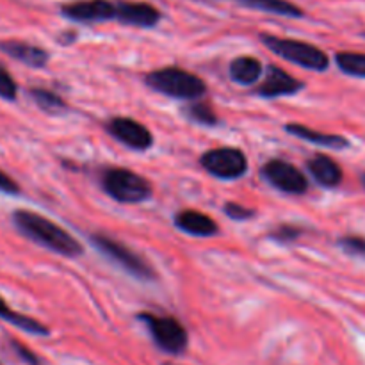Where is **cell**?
<instances>
[{
    "label": "cell",
    "mask_w": 365,
    "mask_h": 365,
    "mask_svg": "<svg viewBox=\"0 0 365 365\" xmlns=\"http://www.w3.org/2000/svg\"><path fill=\"white\" fill-rule=\"evenodd\" d=\"M13 223L25 237L50 252H56L63 257H78L82 253L81 242L73 235L32 210H16L13 214Z\"/></svg>",
    "instance_id": "cell-1"
},
{
    "label": "cell",
    "mask_w": 365,
    "mask_h": 365,
    "mask_svg": "<svg viewBox=\"0 0 365 365\" xmlns=\"http://www.w3.org/2000/svg\"><path fill=\"white\" fill-rule=\"evenodd\" d=\"M145 82L153 91L177 100L196 102L207 93V84L198 75L177 66L150 71V73L145 75Z\"/></svg>",
    "instance_id": "cell-2"
},
{
    "label": "cell",
    "mask_w": 365,
    "mask_h": 365,
    "mask_svg": "<svg viewBox=\"0 0 365 365\" xmlns=\"http://www.w3.org/2000/svg\"><path fill=\"white\" fill-rule=\"evenodd\" d=\"M100 185L110 198L120 203H141L152 196V184L127 168H107L100 177Z\"/></svg>",
    "instance_id": "cell-3"
},
{
    "label": "cell",
    "mask_w": 365,
    "mask_h": 365,
    "mask_svg": "<svg viewBox=\"0 0 365 365\" xmlns=\"http://www.w3.org/2000/svg\"><path fill=\"white\" fill-rule=\"evenodd\" d=\"M260 41L274 52L277 56L284 57L289 63H294L298 66L307 68V70L314 71H324L330 66V59L327 53L316 45L310 43L298 41V39H287V38H278L273 34H260Z\"/></svg>",
    "instance_id": "cell-4"
},
{
    "label": "cell",
    "mask_w": 365,
    "mask_h": 365,
    "mask_svg": "<svg viewBox=\"0 0 365 365\" xmlns=\"http://www.w3.org/2000/svg\"><path fill=\"white\" fill-rule=\"evenodd\" d=\"M139 321L146 324L150 335L157 348L170 355H180L187 348V330L178 319L171 316H155L152 312H143L138 316Z\"/></svg>",
    "instance_id": "cell-5"
},
{
    "label": "cell",
    "mask_w": 365,
    "mask_h": 365,
    "mask_svg": "<svg viewBox=\"0 0 365 365\" xmlns=\"http://www.w3.org/2000/svg\"><path fill=\"white\" fill-rule=\"evenodd\" d=\"M91 245L95 246V248H98L100 253H103L107 259L113 260L114 264H118L121 269L127 271V273L132 274L134 278H139V280H146V282L155 278L153 267L150 266L141 255L132 252L128 246L118 242L116 239L103 234H93Z\"/></svg>",
    "instance_id": "cell-6"
},
{
    "label": "cell",
    "mask_w": 365,
    "mask_h": 365,
    "mask_svg": "<svg viewBox=\"0 0 365 365\" xmlns=\"http://www.w3.org/2000/svg\"><path fill=\"white\" fill-rule=\"evenodd\" d=\"M200 164L207 173L220 180H235L248 170V159L245 153L239 148H230V146L209 150L202 155Z\"/></svg>",
    "instance_id": "cell-7"
},
{
    "label": "cell",
    "mask_w": 365,
    "mask_h": 365,
    "mask_svg": "<svg viewBox=\"0 0 365 365\" xmlns=\"http://www.w3.org/2000/svg\"><path fill=\"white\" fill-rule=\"evenodd\" d=\"M264 180L285 195H305L309 189V180L305 175L294 166L282 159H271L260 170Z\"/></svg>",
    "instance_id": "cell-8"
},
{
    "label": "cell",
    "mask_w": 365,
    "mask_h": 365,
    "mask_svg": "<svg viewBox=\"0 0 365 365\" xmlns=\"http://www.w3.org/2000/svg\"><path fill=\"white\" fill-rule=\"evenodd\" d=\"M116 0H77L61 7V14L64 18L82 24L116 20Z\"/></svg>",
    "instance_id": "cell-9"
},
{
    "label": "cell",
    "mask_w": 365,
    "mask_h": 365,
    "mask_svg": "<svg viewBox=\"0 0 365 365\" xmlns=\"http://www.w3.org/2000/svg\"><path fill=\"white\" fill-rule=\"evenodd\" d=\"M107 132L116 141H120L121 145L128 146L132 150H138V152H145V150L152 148L153 145L152 132L143 123L132 120V118H113L107 123Z\"/></svg>",
    "instance_id": "cell-10"
},
{
    "label": "cell",
    "mask_w": 365,
    "mask_h": 365,
    "mask_svg": "<svg viewBox=\"0 0 365 365\" xmlns=\"http://www.w3.org/2000/svg\"><path fill=\"white\" fill-rule=\"evenodd\" d=\"M305 88L302 81L292 77L291 73L278 68L277 64L267 66L266 78L262 84L255 89V93L262 98H278V96H292Z\"/></svg>",
    "instance_id": "cell-11"
},
{
    "label": "cell",
    "mask_w": 365,
    "mask_h": 365,
    "mask_svg": "<svg viewBox=\"0 0 365 365\" xmlns=\"http://www.w3.org/2000/svg\"><path fill=\"white\" fill-rule=\"evenodd\" d=\"M116 21L132 27L152 29L160 21L163 14L157 7L146 2H128V0H116Z\"/></svg>",
    "instance_id": "cell-12"
},
{
    "label": "cell",
    "mask_w": 365,
    "mask_h": 365,
    "mask_svg": "<svg viewBox=\"0 0 365 365\" xmlns=\"http://www.w3.org/2000/svg\"><path fill=\"white\" fill-rule=\"evenodd\" d=\"M175 227L192 237H212L220 232L216 221L200 210H180L175 216Z\"/></svg>",
    "instance_id": "cell-13"
},
{
    "label": "cell",
    "mask_w": 365,
    "mask_h": 365,
    "mask_svg": "<svg viewBox=\"0 0 365 365\" xmlns=\"http://www.w3.org/2000/svg\"><path fill=\"white\" fill-rule=\"evenodd\" d=\"M0 50L31 68H45L50 59V53L45 48L38 45H31V43L18 41V39L0 41Z\"/></svg>",
    "instance_id": "cell-14"
},
{
    "label": "cell",
    "mask_w": 365,
    "mask_h": 365,
    "mask_svg": "<svg viewBox=\"0 0 365 365\" xmlns=\"http://www.w3.org/2000/svg\"><path fill=\"white\" fill-rule=\"evenodd\" d=\"M307 168H309L314 180L319 185H323V187H337L342 182L341 166H339L331 157L323 155V153L314 155L312 159L307 163Z\"/></svg>",
    "instance_id": "cell-15"
},
{
    "label": "cell",
    "mask_w": 365,
    "mask_h": 365,
    "mask_svg": "<svg viewBox=\"0 0 365 365\" xmlns=\"http://www.w3.org/2000/svg\"><path fill=\"white\" fill-rule=\"evenodd\" d=\"M285 130H287L291 135H294V138L303 139V141L307 143H314V145L327 146V148L342 150L349 146V141L346 138H342V135L324 134V132H317L314 130V128L305 127V125H299V123H287L285 125Z\"/></svg>",
    "instance_id": "cell-16"
},
{
    "label": "cell",
    "mask_w": 365,
    "mask_h": 365,
    "mask_svg": "<svg viewBox=\"0 0 365 365\" xmlns=\"http://www.w3.org/2000/svg\"><path fill=\"white\" fill-rule=\"evenodd\" d=\"M228 71H230V78L235 82V84L252 86L259 81L264 68H262V63H260L257 57L241 56V57H235V59L232 61Z\"/></svg>",
    "instance_id": "cell-17"
},
{
    "label": "cell",
    "mask_w": 365,
    "mask_h": 365,
    "mask_svg": "<svg viewBox=\"0 0 365 365\" xmlns=\"http://www.w3.org/2000/svg\"><path fill=\"white\" fill-rule=\"evenodd\" d=\"M0 319L7 321V323H11L13 327L27 331V334H34V335H48L50 334V330L45 327V324L39 323V321H36V319H32V317L24 316V314L14 312L13 309H9V307H7V303L4 302L2 298H0Z\"/></svg>",
    "instance_id": "cell-18"
},
{
    "label": "cell",
    "mask_w": 365,
    "mask_h": 365,
    "mask_svg": "<svg viewBox=\"0 0 365 365\" xmlns=\"http://www.w3.org/2000/svg\"><path fill=\"white\" fill-rule=\"evenodd\" d=\"M237 2L246 7H252V9L266 11V13L280 14V16H289V18L303 16V11L299 9L296 4L289 2V0H237Z\"/></svg>",
    "instance_id": "cell-19"
},
{
    "label": "cell",
    "mask_w": 365,
    "mask_h": 365,
    "mask_svg": "<svg viewBox=\"0 0 365 365\" xmlns=\"http://www.w3.org/2000/svg\"><path fill=\"white\" fill-rule=\"evenodd\" d=\"M29 93H31V96H32V100L36 102V106H38L39 109L45 110V113L56 114V113H59V110L68 109V103L64 102V100L61 98L57 93L50 91V89L32 88Z\"/></svg>",
    "instance_id": "cell-20"
},
{
    "label": "cell",
    "mask_w": 365,
    "mask_h": 365,
    "mask_svg": "<svg viewBox=\"0 0 365 365\" xmlns=\"http://www.w3.org/2000/svg\"><path fill=\"white\" fill-rule=\"evenodd\" d=\"M335 63L346 75L365 78V53L339 52L335 56Z\"/></svg>",
    "instance_id": "cell-21"
},
{
    "label": "cell",
    "mask_w": 365,
    "mask_h": 365,
    "mask_svg": "<svg viewBox=\"0 0 365 365\" xmlns=\"http://www.w3.org/2000/svg\"><path fill=\"white\" fill-rule=\"evenodd\" d=\"M185 116H189V120H192L198 125H205V127H216L220 123V118L216 116L212 107L209 106L203 100H196L191 106H187L184 109Z\"/></svg>",
    "instance_id": "cell-22"
},
{
    "label": "cell",
    "mask_w": 365,
    "mask_h": 365,
    "mask_svg": "<svg viewBox=\"0 0 365 365\" xmlns=\"http://www.w3.org/2000/svg\"><path fill=\"white\" fill-rule=\"evenodd\" d=\"M18 95V86L14 78L11 77L9 71L0 64V98L14 100Z\"/></svg>",
    "instance_id": "cell-23"
},
{
    "label": "cell",
    "mask_w": 365,
    "mask_h": 365,
    "mask_svg": "<svg viewBox=\"0 0 365 365\" xmlns=\"http://www.w3.org/2000/svg\"><path fill=\"white\" fill-rule=\"evenodd\" d=\"M339 246L349 255L365 257V239L356 237V235H346L339 239Z\"/></svg>",
    "instance_id": "cell-24"
},
{
    "label": "cell",
    "mask_w": 365,
    "mask_h": 365,
    "mask_svg": "<svg viewBox=\"0 0 365 365\" xmlns=\"http://www.w3.org/2000/svg\"><path fill=\"white\" fill-rule=\"evenodd\" d=\"M303 235V230L299 227H292V225H280L277 227V230H273L269 234V237L277 242H292L296 239Z\"/></svg>",
    "instance_id": "cell-25"
},
{
    "label": "cell",
    "mask_w": 365,
    "mask_h": 365,
    "mask_svg": "<svg viewBox=\"0 0 365 365\" xmlns=\"http://www.w3.org/2000/svg\"><path fill=\"white\" fill-rule=\"evenodd\" d=\"M225 214H227L230 220L234 221H246V220H252L255 216V210L248 209V207L241 205V203H235V202H227L223 207Z\"/></svg>",
    "instance_id": "cell-26"
},
{
    "label": "cell",
    "mask_w": 365,
    "mask_h": 365,
    "mask_svg": "<svg viewBox=\"0 0 365 365\" xmlns=\"http://www.w3.org/2000/svg\"><path fill=\"white\" fill-rule=\"evenodd\" d=\"M0 192H6V195H18L20 192L16 182L11 177H7L4 171H0Z\"/></svg>",
    "instance_id": "cell-27"
},
{
    "label": "cell",
    "mask_w": 365,
    "mask_h": 365,
    "mask_svg": "<svg viewBox=\"0 0 365 365\" xmlns=\"http://www.w3.org/2000/svg\"><path fill=\"white\" fill-rule=\"evenodd\" d=\"M13 348L16 349V353H20L21 359H24L29 365H38V359H36L34 353H32L31 349H27L25 346L18 344V342H13Z\"/></svg>",
    "instance_id": "cell-28"
},
{
    "label": "cell",
    "mask_w": 365,
    "mask_h": 365,
    "mask_svg": "<svg viewBox=\"0 0 365 365\" xmlns=\"http://www.w3.org/2000/svg\"><path fill=\"white\" fill-rule=\"evenodd\" d=\"M75 38H77V34H75L73 31H71V32H64L63 38H59V43H63V45H66V43H73Z\"/></svg>",
    "instance_id": "cell-29"
},
{
    "label": "cell",
    "mask_w": 365,
    "mask_h": 365,
    "mask_svg": "<svg viewBox=\"0 0 365 365\" xmlns=\"http://www.w3.org/2000/svg\"><path fill=\"white\" fill-rule=\"evenodd\" d=\"M364 184H365V175H364Z\"/></svg>",
    "instance_id": "cell-30"
},
{
    "label": "cell",
    "mask_w": 365,
    "mask_h": 365,
    "mask_svg": "<svg viewBox=\"0 0 365 365\" xmlns=\"http://www.w3.org/2000/svg\"><path fill=\"white\" fill-rule=\"evenodd\" d=\"M168 365H170V364H168Z\"/></svg>",
    "instance_id": "cell-31"
}]
</instances>
